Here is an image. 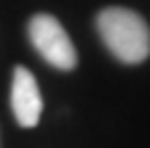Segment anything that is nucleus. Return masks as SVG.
Returning a JSON list of instances; mask_svg holds the SVG:
<instances>
[{"label": "nucleus", "instance_id": "1", "mask_svg": "<svg viewBox=\"0 0 150 148\" xmlns=\"http://www.w3.org/2000/svg\"><path fill=\"white\" fill-rule=\"evenodd\" d=\"M96 31L105 49L122 63L136 66L150 56V26L129 7H105L96 16Z\"/></svg>", "mask_w": 150, "mask_h": 148}, {"label": "nucleus", "instance_id": "2", "mask_svg": "<svg viewBox=\"0 0 150 148\" xmlns=\"http://www.w3.org/2000/svg\"><path fill=\"white\" fill-rule=\"evenodd\" d=\"M28 40L33 49L54 68L59 70H73L77 66V52L61 26V21L52 14H35L28 21Z\"/></svg>", "mask_w": 150, "mask_h": 148}, {"label": "nucleus", "instance_id": "3", "mask_svg": "<svg viewBox=\"0 0 150 148\" xmlns=\"http://www.w3.org/2000/svg\"><path fill=\"white\" fill-rule=\"evenodd\" d=\"M9 106L14 113V120L21 127H35L42 117V94L35 75L26 66H14L12 73V92H9Z\"/></svg>", "mask_w": 150, "mask_h": 148}]
</instances>
